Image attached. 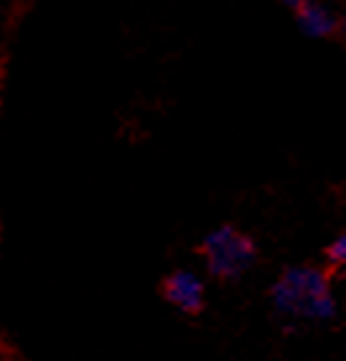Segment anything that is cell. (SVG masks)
<instances>
[{"label": "cell", "instance_id": "cell-1", "mask_svg": "<svg viewBox=\"0 0 346 361\" xmlns=\"http://www.w3.org/2000/svg\"><path fill=\"white\" fill-rule=\"evenodd\" d=\"M270 301L278 317L288 322L320 324L333 322L338 314L330 271L315 264H294L280 271L270 288Z\"/></svg>", "mask_w": 346, "mask_h": 361}, {"label": "cell", "instance_id": "cell-6", "mask_svg": "<svg viewBox=\"0 0 346 361\" xmlns=\"http://www.w3.org/2000/svg\"><path fill=\"white\" fill-rule=\"evenodd\" d=\"M344 30H346V19H344Z\"/></svg>", "mask_w": 346, "mask_h": 361}, {"label": "cell", "instance_id": "cell-2", "mask_svg": "<svg viewBox=\"0 0 346 361\" xmlns=\"http://www.w3.org/2000/svg\"><path fill=\"white\" fill-rule=\"evenodd\" d=\"M206 271L217 280H235L256 264V243L230 224L214 227L201 243Z\"/></svg>", "mask_w": 346, "mask_h": 361}, {"label": "cell", "instance_id": "cell-3", "mask_svg": "<svg viewBox=\"0 0 346 361\" xmlns=\"http://www.w3.org/2000/svg\"><path fill=\"white\" fill-rule=\"evenodd\" d=\"M164 298L183 314H198L204 309V280L193 269H174L164 280Z\"/></svg>", "mask_w": 346, "mask_h": 361}, {"label": "cell", "instance_id": "cell-5", "mask_svg": "<svg viewBox=\"0 0 346 361\" xmlns=\"http://www.w3.org/2000/svg\"><path fill=\"white\" fill-rule=\"evenodd\" d=\"M326 256H328V264H330L333 269L346 271V232H341L336 240L328 245Z\"/></svg>", "mask_w": 346, "mask_h": 361}, {"label": "cell", "instance_id": "cell-4", "mask_svg": "<svg viewBox=\"0 0 346 361\" xmlns=\"http://www.w3.org/2000/svg\"><path fill=\"white\" fill-rule=\"evenodd\" d=\"M296 19H299V27H302L309 37H328L330 32L336 30V19L330 16V11L323 8L315 0H304V3L296 8Z\"/></svg>", "mask_w": 346, "mask_h": 361}]
</instances>
